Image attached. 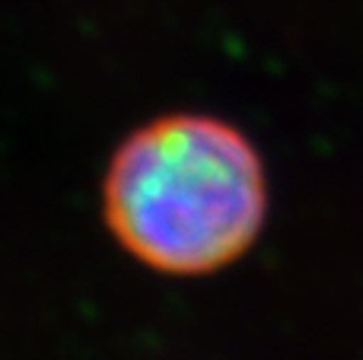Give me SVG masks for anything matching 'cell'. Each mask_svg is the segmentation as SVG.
Wrapping results in <instances>:
<instances>
[{
  "instance_id": "obj_1",
  "label": "cell",
  "mask_w": 363,
  "mask_h": 360,
  "mask_svg": "<svg viewBox=\"0 0 363 360\" xmlns=\"http://www.w3.org/2000/svg\"><path fill=\"white\" fill-rule=\"evenodd\" d=\"M102 220L144 268L201 278L239 261L268 220L262 150L233 121L169 112L138 125L102 172Z\"/></svg>"
}]
</instances>
